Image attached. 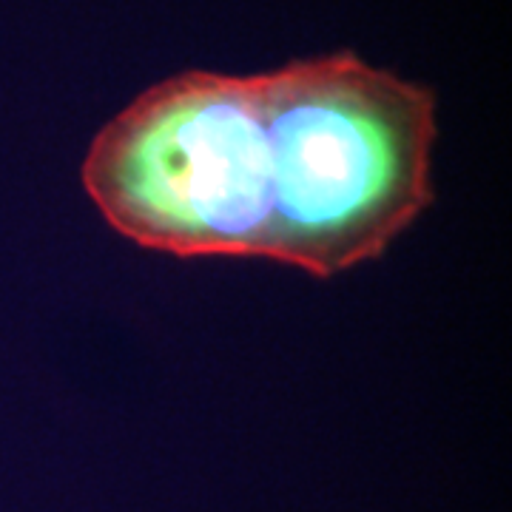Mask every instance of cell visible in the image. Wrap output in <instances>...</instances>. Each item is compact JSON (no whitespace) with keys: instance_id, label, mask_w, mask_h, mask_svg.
<instances>
[{"instance_id":"6da1fadb","label":"cell","mask_w":512,"mask_h":512,"mask_svg":"<svg viewBox=\"0 0 512 512\" xmlns=\"http://www.w3.org/2000/svg\"><path fill=\"white\" fill-rule=\"evenodd\" d=\"M274 157L265 259L328 279L382 256L430 208L436 94L353 52L262 72Z\"/></svg>"},{"instance_id":"7a4b0ae2","label":"cell","mask_w":512,"mask_h":512,"mask_svg":"<svg viewBox=\"0 0 512 512\" xmlns=\"http://www.w3.org/2000/svg\"><path fill=\"white\" fill-rule=\"evenodd\" d=\"M83 188L148 251L265 256L274 157L262 72H183L151 86L97 131Z\"/></svg>"}]
</instances>
